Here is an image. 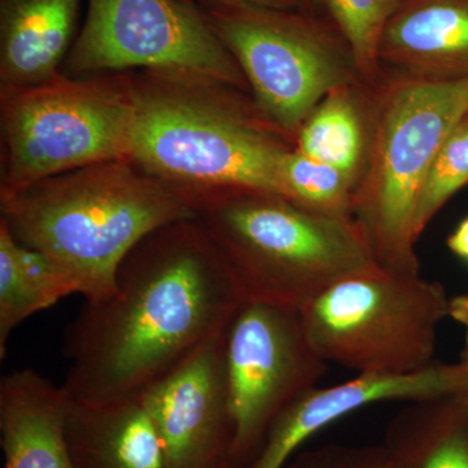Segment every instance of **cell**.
Masks as SVG:
<instances>
[{
    "label": "cell",
    "mask_w": 468,
    "mask_h": 468,
    "mask_svg": "<svg viewBox=\"0 0 468 468\" xmlns=\"http://www.w3.org/2000/svg\"><path fill=\"white\" fill-rule=\"evenodd\" d=\"M243 302L193 218L160 228L126 255L113 291L85 301L68 326L64 389L90 405L140 397L226 331Z\"/></svg>",
    "instance_id": "6da1fadb"
},
{
    "label": "cell",
    "mask_w": 468,
    "mask_h": 468,
    "mask_svg": "<svg viewBox=\"0 0 468 468\" xmlns=\"http://www.w3.org/2000/svg\"><path fill=\"white\" fill-rule=\"evenodd\" d=\"M129 159L184 192L250 189L284 196L294 147L242 90L209 80L131 72Z\"/></svg>",
    "instance_id": "7a4b0ae2"
},
{
    "label": "cell",
    "mask_w": 468,
    "mask_h": 468,
    "mask_svg": "<svg viewBox=\"0 0 468 468\" xmlns=\"http://www.w3.org/2000/svg\"><path fill=\"white\" fill-rule=\"evenodd\" d=\"M0 207L15 239L67 270L85 301L113 291L120 264L144 237L194 218L184 190L131 159L52 176L0 198Z\"/></svg>",
    "instance_id": "3957f363"
},
{
    "label": "cell",
    "mask_w": 468,
    "mask_h": 468,
    "mask_svg": "<svg viewBox=\"0 0 468 468\" xmlns=\"http://www.w3.org/2000/svg\"><path fill=\"white\" fill-rule=\"evenodd\" d=\"M187 196L193 220L245 302L301 311L335 282L378 264L351 218L310 211L261 190Z\"/></svg>",
    "instance_id": "277c9868"
},
{
    "label": "cell",
    "mask_w": 468,
    "mask_h": 468,
    "mask_svg": "<svg viewBox=\"0 0 468 468\" xmlns=\"http://www.w3.org/2000/svg\"><path fill=\"white\" fill-rule=\"evenodd\" d=\"M372 113L351 218L378 266L418 275L419 193L442 144L468 115V76L435 80L399 73L380 90Z\"/></svg>",
    "instance_id": "5b68a950"
},
{
    "label": "cell",
    "mask_w": 468,
    "mask_h": 468,
    "mask_svg": "<svg viewBox=\"0 0 468 468\" xmlns=\"http://www.w3.org/2000/svg\"><path fill=\"white\" fill-rule=\"evenodd\" d=\"M131 72L72 77L0 90V198L95 163L129 159Z\"/></svg>",
    "instance_id": "8992f818"
},
{
    "label": "cell",
    "mask_w": 468,
    "mask_h": 468,
    "mask_svg": "<svg viewBox=\"0 0 468 468\" xmlns=\"http://www.w3.org/2000/svg\"><path fill=\"white\" fill-rule=\"evenodd\" d=\"M445 288L375 264L335 282L301 310L316 354L358 375H405L435 360L449 318Z\"/></svg>",
    "instance_id": "52a82bcc"
},
{
    "label": "cell",
    "mask_w": 468,
    "mask_h": 468,
    "mask_svg": "<svg viewBox=\"0 0 468 468\" xmlns=\"http://www.w3.org/2000/svg\"><path fill=\"white\" fill-rule=\"evenodd\" d=\"M241 68L254 101L289 143L324 98L359 82L353 55L301 9L250 3H197Z\"/></svg>",
    "instance_id": "ba28073f"
},
{
    "label": "cell",
    "mask_w": 468,
    "mask_h": 468,
    "mask_svg": "<svg viewBox=\"0 0 468 468\" xmlns=\"http://www.w3.org/2000/svg\"><path fill=\"white\" fill-rule=\"evenodd\" d=\"M137 70L249 89L241 68L193 0H89L61 73Z\"/></svg>",
    "instance_id": "9c48e42d"
},
{
    "label": "cell",
    "mask_w": 468,
    "mask_h": 468,
    "mask_svg": "<svg viewBox=\"0 0 468 468\" xmlns=\"http://www.w3.org/2000/svg\"><path fill=\"white\" fill-rule=\"evenodd\" d=\"M228 393L233 420L229 468L257 460L277 418L318 387L326 363L314 350L301 311L243 302L228 326Z\"/></svg>",
    "instance_id": "30bf717a"
},
{
    "label": "cell",
    "mask_w": 468,
    "mask_h": 468,
    "mask_svg": "<svg viewBox=\"0 0 468 468\" xmlns=\"http://www.w3.org/2000/svg\"><path fill=\"white\" fill-rule=\"evenodd\" d=\"M227 331L208 338L141 394L169 468H229L234 430Z\"/></svg>",
    "instance_id": "8fae6325"
},
{
    "label": "cell",
    "mask_w": 468,
    "mask_h": 468,
    "mask_svg": "<svg viewBox=\"0 0 468 468\" xmlns=\"http://www.w3.org/2000/svg\"><path fill=\"white\" fill-rule=\"evenodd\" d=\"M468 387V365L435 362L405 375H358L334 387H315L277 418L257 460L249 468H282L302 445L338 419L388 401L414 402L460 393Z\"/></svg>",
    "instance_id": "7c38bea8"
},
{
    "label": "cell",
    "mask_w": 468,
    "mask_h": 468,
    "mask_svg": "<svg viewBox=\"0 0 468 468\" xmlns=\"http://www.w3.org/2000/svg\"><path fill=\"white\" fill-rule=\"evenodd\" d=\"M70 399L34 369L0 381V443L5 468H75L67 441Z\"/></svg>",
    "instance_id": "4fadbf2b"
},
{
    "label": "cell",
    "mask_w": 468,
    "mask_h": 468,
    "mask_svg": "<svg viewBox=\"0 0 468 468\" xmlns=\"http://www.w3.org/2000/svg\"><path fill=\"white\" fill-rule=\"evenodd\" d=\"M380 63L402 75L468 76V0H403L385 27Z\"/></svg>",
    "instance_id": "5bb4252c"
},
{
    "label": "cell",
    "mask_w": 468,
    "mask_h": 468,
    "mask_svg": "<svg viewBox=\"0 0 468 468\" xmlns=\"http://www.w3.org/2000/svg\"><path fill=\"white\" fill-rule=\"evenodd\" d=\"M81 0H0V90L61 72L79 36Z\"/></svg>",
    "instance_id": "9a60e30c"
},
{
    "label": "cell",
    "mask_w": 468,
    "mask_h": 468,
    "mask_svg": "<svg viewBox=\"0 0 468 468\" xmlns=\"http://www.w3.org/2000/svg\"><path fill=\"white\" fill-rule=\"evenodd\" d=\"M66 430L75 468H169L141 396L97 405L70 399Z\"/></svg>",
    "instance_id": "2e32d148"
},
{
    "label": "cell",
    "mask_w": 468,
    "mask_h": 468,
    "mask_svg": "<svg viewBox=\"0 0 468 468\" xmlns=\"http://www.w3.org/2000/svg\"><path fill=\"white\" fill-rule=\"evenodd\" d=\"M408 403L385 432L392 468H468V397Z\"/></svg>",
    "instance_id": "e0dca14e"
},
{
    "label": "cell",
    "mask_w": 468,
    "mask_h": 468,
    "mask_svg": "<svg viewBox=\"0 0 468 468\" xmlns=\"http://www.w3.org/2000/svg\"><path fill=\"white\" fill-rule=\"evenodd\" d=\"M70 294H80L75 277L18 242L0 220V356L5 358L9 337L21 323Z\"/></svg>",
    "instance_id": "ac0fdd59"
},
{
    "label": "cell",
    "mask_w": 468,
    "mask_h": 468,
    "mask_svg": "<svg viewBox=\"0 0 468 468\" xmlns=\"http://www.w3.org/2000/svg\"><path fill=\"white\" fill-rule=\"evenodd\" d=\"M351 89H338L323 100L302 125L295 149L356 181V171L365 158L366 133Z\"/></svg>",
    "instance_id": "d6986e66"
},
{
    "label": "cell",
    "mask_w": 468,
    "mask_h": 468,
    "mask_svg": "<svg viewBox=\"0 0 468 468\" xmlns=\"http://www.w3.org/2000/svg\"><path fill=\"white\" fill-rule=\"evenodd\" d=\"M282 176L289 201L319 214L351 218L356 181L349 175L294 147L285 155Z\"/></svg>",
    "instance_id": "ffe728a7"
},
{
    "label": "cell",
    "mask_w": 468,
    "mask_h": 468,
    "mask_svg": "<svg viewBox=\"0 0 468 468\" xmlns=\"http://www.w3.org/2000/svg\"><path fill=\"white\" fill-rule=\"evenodd\" d=\"M403 0H325L335 27L353 55L359 79L374 81L385 27Z\"/></svg>",
    "instance_id": "44dd1931"
},
{
    "label": "cell",
    "mask_w": 468,
    "mask_h": 468,
    "mask_svg": "<svg viewBox=\"0 0 468 468\" xmlns=\"http://www.w3.org/2000/svg\"><path fill=\"white\" fill-rule=\"evenodd\" d=\"M466 185L468 122L464 119L442 144L421 184L414 218L415 236L418 239L443 205Z\"/></svg>",
    "instance_id": "7402d4cb"
},
{
    "label": "cell",
    "mask_w": 468,
    "mask_h": 468,
    "mask_svg": "<svg viewBox=\"0 0 468 468\" xmlns=\"http://www.w3.org/2000/svg\"><path fill=\"white\" fill-rule=\"evenodd\" d=\"M282 468H392L383 443L332 445L300 451Z\"/></svg>",
    "instance_id": "603a6c76"
},
{
    "label": "cell",
    "mask_w": 468,
    "mask_h": 468,
    "mask_svg": "<svg viewBox=\"0 0 468 468\" xmlns=\"http://www.w3.org/2000/svg\"><path fill=\"white\" fill-rule=\"evenodd\" d=\"M449 318L455 320L463 328L464 346L461 358H468V292L452 298Z\"/></svg>",
    "instance_id": "cb8c5ba5"
},
{
    "label": "cell",
    "mask_w": 468,
    "mask_h": 468,
    "mask_svg": "<svg viewBox=\"0 0 468 468\" xmlns=\"http://www.w3.org/2000/svg\"><path fill=\"white\" fill-rule=\"evenodd\" d=\"M196 3H250V5H266V7L282 9H304L302 0H193Z\"/></svg>",
    "instance_id": "d4e9b609"
},
{
    "label": "cell",
    "mask_w": 468,
    "mask_h": 468,
    "mask_svg": "<svg viewBox=\"0 0 468 468\" xmlns=\"http://www.w3.org/2000/svg\"><path fill=\"white\" fill-rule=\"evenodd\" d=\"M448 245L452 252L468 260V218H464L457 230L452 234Z\"/></svg>",
    "instance_id": "484cf974"
},
{
    "label": "cell",
    "mask_w": 468,
    "mask_h": 468,
    "mask_svg": "<svg viewBox=\"0 0 468 468\" xmlns=\"http://www.w3.org/2000/svg\"><path fill=\"white\" fill-rule=\"evenodd\" d=\"M302 5H303L304 9H311V11H315L323 5H325V0H302Z\"/></svg>",
    "instance_id": "4316f807"
},
{
    "label": "cell",
    "mask_w": 468,
    "mask_h": 468,
    "mask_svg": "<svg viewBox=\"0 0 468 468\" xmlns=\"http://www.w3.org/2000/svg\"><path fill=\"white\" fill-rule=\"evenodd\" d=\"M461 359H462V360H464V362H466V363H467V365H468V358H461ZM462 393H463V394H464V396L468 397V387L466 388V389L462 390Z\"/></svg>",
    "instance_id": "83f0119b"
},
{
    "label": "cell",
    "mask_w": 468,
    "mask_h": 468,
    "mask_svg": "<svg viewBox=\"0 0 468 468\" xmlns=\"http://www.w3.org/2000/svg\"><path fill=\"white\" fill-rule=\"evenodd\" d=\"M466 120H467V122H468V115L466 116Z\"/></svg>",
    "instance_id": "f1b7e54d"
}]
</instances>
